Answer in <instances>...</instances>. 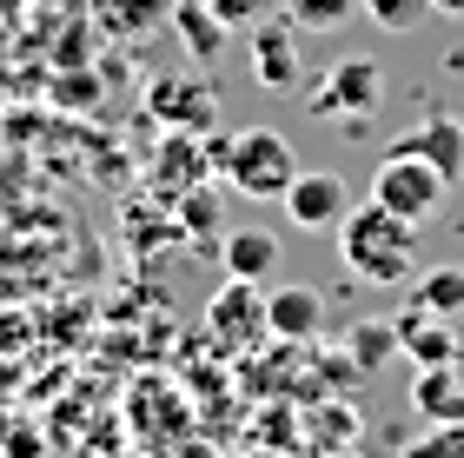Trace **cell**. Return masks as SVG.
<instances>
[{
	"label": "cell",
	"instance_id": "6da1fadb",
	"mask_svg": "<svg viewBox=\"0 0 464 458\" xmlns=\"http://www.w3.org/2000/svg\"><path fill=\"white\" fill-rule=\"evenodd\" d=\"M339 259L352 266V279H372V286H411L418 279V226L398 219L392 206H352L339 219Z\"/></svg>",
	"mask_w": 464,
	"mask_h": 458
},
{
	"label": "cell",
	"instance_id": "7a4b0ae2",
	"mask_svg": "<svg viewBox=\"0 0 464 458\" xmlns=\"http://www.w3.org/2000/svg\"><path fill=\"white\" fill-rule=\"evenodd\" d=\"M378 100H385V73L372 67V60H332V73L312 87V120H332L339 133H365L378 120Z\"/></svg>",
	"mask_w": 464,
	"mask_h": 458
},
{
	"label": "cell",
	"instance_id": "3957f363",
	"mask_svg": "<svg viewBox=\"0 0 464 458\" xmlns=\"http://www.w3.org/2000/svg\"><path fill=\"white\" fill-rule=\"evenodd\" d=\"M226 180H232V193H246V200H279L285 186L299 180V153H292V140H285V133H272V127H246V133H232Z\"/></svg>",
	"mask_w": 464,
	"mask_h": 458
},
{
	"label": "cell",
	"instance_id": "277c9868",
	"mask_svg": "<svg viewBox=\"0 0 464 458\" xmlns=\"http://www.w3.org/2000/svg\"><path fill=\"white\" fill-rule=\"evenodd\" d=\"M445 193H451V180L438 173L431 160H418V153H385L378 173H372V200L392 206V213L411 219V226H431V213L445 206Z\"/></svg>",
	"mask_w": 464,
	"mask_h": 458
},
{
	"label": "cell",
	"instance_id": "5b68a950",
	"mask_svg": "<svg viewBox=\"0 0 464 458\" xmlns=\"http://www.w3.org/2000/svg\"><path fill=\"white\" fill-rule=\"evenodd\" d=\"M146 113L160 127H179V133H206L219 120V87L206 73H160L146 87Z\"/></svg>",
	"mask_w": 464,
	"mask_h": 458
},
{
	"label": "cell",
	"instance_id": "8992f818",
	"mask_svg": "<svg viewBox=\"0 0 464 458\" xmlns=\"http://www.w3.org/2000/svg\"><path fill=\"white\" fill-rule=\"evenodd\" d=\"M279 206H285V219L299 226V233H339V219L352 213V186L339 173H305L299 166V180L279 193Z\"/></svg>",
	"mask_w": 464,
	"mask_h": 458
},
{
	"label": "cell",
	"instance_id": "52a82bcc",
	"mask_svg": "<svg viewBox=\"0 0 464 458\" xmlns=\"http://www.w3.org/2000/svg\"><path fill=\"white\" fill-rule=\"evenodd\" d=\"M299 73H305L299 27L279 20V14H266L259 27H252V80H259L266 93H292V87H299Z\"/></svg>",
	"mask_w": 464,
	"mask_h": 458
},
{
	"label": "cell",
	"instance_id": "ba28073f",
	"mask_svg": "<svg viewBox=\"0 0 464 458\" xmlns=\"http://www.w3.org/2000/svg\"><path fill=\"white\" fill-rule=\"evenodd\" d=\"M392 326H398V352L411 365H458V326L445 312L405 306V312H392Z\"/></svg>",
	"mask_w": 464,
	"mask_h": 458
},
{
	"label": "cell",
	"instance_id": "9c48e42d",
	"mask_svg": "<svg viewBox=\"0 0 464 458\" xmlns=\"http://www.w3.org/2000/svg\"><path fill=\"white\" fill-rule=\"evenodd\" d=\"M392 153H418V160H431L438 173L458 186V180H464V120H451V113H425L405 140H392Z\"/></svg>",
	"mask_w": 464,
	"mask_h": 458
},
{
	"label": "cell",
	"instance_id": "30bf717a",
	"mask_svg": "<svg viewBox=\"0 0 464 458\" xmlns=\"http://www.w3.org/2000/svg\"><path fill=\"white\" fill-rule=\"evenodd\" d=\"M319 326H325V293L319 286H272L266 293V332L272 339H319Z\"/></svg>",
	"mask_w": 464,
	"mask_h": 458
},
{
	"label": "cell",
	"instance_id": "8fae6325",
	"mask_svg": "<svg viewBox=\"0 0 464 458\" xmlns=\"http://www.w3.org/2000/svg\"><path fill=\"white\" fill-rule=\"evenodd\" d=\"M219 266H226V279L266 286L272 266H279V233H266V226H239V233H226L219 239Z\"/></svg>",
	"mask_w": 464,
	"mask_h": 458
},
{
	"label": "cell",
	"instance_id": "7c38bea8",
	"mask_svg": "<svg viewBox=\"0 0 464 458\" xmlns=\"http://www.w3.org/2000/svg\"><path fill=\"white\" fill-rule=\"evenodd\" d=\"M173 34H179V47L199 60V67H213V60L226 54V20L206 7V0H173Z\"/></svg>",
	"mask_w": 464,
	"mask_h": 458
},
{
	"label": "cell",
	"instance_id": "4fadbf2b",
	"mask_svg": "<svg viewBox=\"0 0 464 458\" xmlns=\"http://www.w3.org/2000/svg\"><path fill=\"white\" fill-rule=\"evenodd\" d=\"M411 405L425 412V425H451V419H464V379H458V365H418Z\"/></svg>",
	"mask_w": 464,
	"mask_h": 458
},
{
	"label": "cell",
	"instance_id": "5bb4252c",
	"mask_svg": "<svg viewBox=\"0 0 464 458\" xmlns=\"http://www.w3.org/2000/svg\"><path fill=\"white\" fill-rule=\"evenodd\" d=\"M160 20H173V0H93V27L107 40H146Z\"/></svg>",
	"mask_w": 464,
	"mask_h": 458
},
{
	"label": "cell",
	"instance_id": "9a60e30c",
	"mask_svg": "<svg viewBox=\"0 0 464 458\" xmlns=\"http://www.w3.org/2000/svg\"><path fill=\"white\" fill-rule=\"evenodd\" d=\"M213 326L219 339H246V332H266V299H252L246 279H232L226 293L213 299Z\"/></svg>",
	"mask_w": 464,
	"mask_h": 458
},
{
	"label": "cell",
	"instance_id": "2e32d148",
	"mask_svg": "<svg viewBox=\"0 0 464 458\" xmlns=\"http://www.w3.org/2000/svg\"><path fill=\"white\" fill-rule=\"evenodd\" d=\"M411 306H425V312H464V266H418V279H411Z\"/></svg>",
	"mask_w": 464,
	"mask_h": 458
},
{
	"label": "cell",
	"instance_id": "e0dca14e",
	"mask_svg": "<svg viewBox=\"0 0 464 458\" xmlns=\"http://www.w3.org/2000/svg\"><path fill=\"white\" fill-rule=\"evenodd\" d=\"M279 7L299 34H339L358 20V0H279Z\"/></svg>",
	"mask_w": 464,
	"mask_h": 458
},
{
	"label": "cell",
	"instance_id": "ac0fdd59",
	"mask_svg": "<svg viewBox=\"0 0 464 458\" xmlns=\"http://www.w3.org/2000/svg\"><path fill=\"white\" fill-rule=\"evenodd\" d=\"M392 352H398V326L392 319H365V326L352 332V365L358 372H378Z\"/></svg>",
	"mask_w": 464,
	"mask_h": 458
},
{
	"label": "cell",
	"instance_id": "d6986e66",
	"mask_svg": "<svg viewBox=\"0 0 464 458\" xmlns=\"http://www.w3.org/2000/svg\"><path fill=\"white\" fill-rule=\"evenodd\" d=\"M358 14H365L372 27H385V34H411V27H425L431 0H358Z\"/></svg>",
	"mask_w": 464,
	"mask_h": 458
},
{
	"label": "cell",
	"instance_id": "ffe728a7",
	"mask_svg": "<svg viewBox=\"0 0 464 458\" xmlns=\"http://www.w3.org/2000/svg\"><path fill=\"white\" fill-rule=\"evenodd\" d=\"M219 213H226V206H219V193H213V186H186V193H179V226H186L193 239L219 233Z\"/></svg>",
	"mask_w": 464,
	"mask_h": 458
},
{
	"label": "cell",
	"instance_id": "44dd1931",
	"mask_svg": "<svg viewBox=\"0 0 464 458\" xmlns=\"http://www.w3.org/2000/svg\"><path fill=\"white\" fill-rule=\"evenodd\" d=\"M193 160H206L199 133H179V127H173V140H166V166H160L166 193H186V180H193Z\"/></svg>",
	"mask_w": 464,
	"mask_h": 458
},
{
	"label": "cell",
	"instance_id": "7402d4cb",
	"mask_svg": "<svg viewBox=\"0 0 464 458\" xmlns=\"http://www.w3.org/2000/svg\"><path fill=\"white\" fill-rule=\"evenodd\" d=\"M405 458H464V419H451V425H431L425 439H418Z\"/></svg>",
	"mask_w": 464,
	"mask_h": 458
},
{
	"label": "cell",
	"instance_id": "603a6c76",
	"mask_svg": "<svg viewBox=\"0 0 464 458\" xmlns=\"http://www.w3.org/2000/svg\"><path fill=\"white\" fill-rule=\"evenodd\" d=\"M206 7H213L226 27H259L266 14H279V0H206Z\"/></svg>",
	"mask_w": 464,
	"mask_h": 458
},
{
	"label": "cell",
	"instance_id": "cb8c5ba5",
	"mask_svg": "<svg viewBox=\"0 0 464 458\" xmlns=\"http://www.w3.org/2000/svg\"><path fill=\"white\" fill-rule=\"evenodd\" d=\"M7 458H47V452H40L34 432H14V439H7Z\"/></svg>",
	"mask_w": 464,
	"mask_h": 458
},
{
	"label": "cell",
	"instance_id": "d4e9b609",
	"mask_svg": "<svg viewBox=\"0 0 464 458\" xmlns=\"http://www.w3.org/2000/svg\"><path fill=\"white\" fill-rule=\"evenodd\" d=\"M53 93H60V100H93V93H100V80H60Z\"/></svg>",
	"mask_w": 464,
	"mask_h": 458
},
{
	"label": "cell",
	"instance_id": "484cf974",
	"mask_svg": "<svg viewBox=\"0 0 464 458\" xmlns=\"http://www.w3.org/2000/svg\"><path fill=\"white\" fill-rule=\"evenodd\" d=\"M431 14H451V20H464V0H431Z\"/></svg>",
	"mask_w": 464,
	"mask_h": 458
}]
</instances>
